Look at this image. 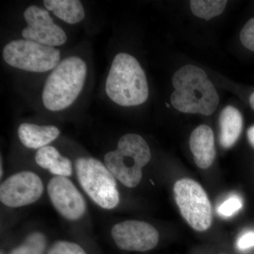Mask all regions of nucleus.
<instances>
[{"label": "nucleus", "instance_id": "nucleus-10", "mask_svg": "<svg viewBox=\"0 0 254 254\" xmlns=\"http://www.w3.org/2000/svg\"><path fill=\"white\" fill-rule=\"evenodd\" d=\"M112 237L120 250L144 252L158 245V230L149 223L127 220L116 224L112 229Z\"/></svg>", "mask_w": 254, "mask_h": 254}, {"label": "nucleus", "instance_id": "nucleus-8", "mask_svg": "<svg viewBox=\"0 0 254 254\" xmlns=\"http://www.w3.org/2000/svg\"><path fill=\"white\" fill-rule=\"evenodd\" d=\"M23 17L27 23L21 33L25 40L53 48L67 41L66 33L54 22L46 9L31 5L25 10Z\"/></svg>", "mask_w": 254, "mask_h": 254}, {"label": "nucleus", "instance_id": "nucleus-15", "mask_svg": "<svg viewBox=\"0 0 254 254\" xmlns=\"http://www.w3.org/2000/svg\"><path fill=\"white\" fill-rule=\"evenodd\" d=\"M36 163L42 168L58 177H69L72 174L71 160L60 154L55 147L46 145L40 148L35 156Z\"/></svg>", "mask_w": 254, "mask_h": 254}, {"label": "nucleus", "instance_id": "nucleus-11", "mask_svg": "<svg viewBox=\"0 0 254 254\" xmlns=\"http://www.w3.org/2000/svg\"><path fill=\"white\" fill-rule=\"evenodd\" d=\"M48 192L52 203L64 218L77 220L84 215L86 201L66 177L56 176L51 179L48 185Z\"/></svg>", "mask_w": 254, "mask_h": 254}, {"label": "nucleus", "instance_id": "nucleus-9", "mask_svg": "<svg viewBox=\"0 0 254 254\" xmlns=\"http://www.w3.org/2000/svg\"><path fill=\"white\" fill-rule=\"evenodd\" d=\"M44 187L36 174L21 172L9 177L0 186V200L11 208L25 206L35 203L43 193Z\"/></svg>", "mask_w": 254, "mask_h": 254}, {"label": "nucleus", "instance_id": "nucleus-4", "mask_svg": "<svg viewBox=\"0 0 254 254\" xmlns=\"http://www.w3.org/2000/svg\"><path fill=\"white\" fill-rule=\"evenodd\" d=\"M151 153L143 137L127 133L119 140L118 148L105 155V165L125 187L133 188L142 179V169L149 163Z\"/></svg>", "mask_w": 254, "mask_h": 254}, {"label": "nucleus", "instance_id": "nucleus-24", "mask_svg": "<svg viewBox=\"0 0 254 254\" xmlns=\"http://www.w3.org/2000/svg\"><path fill=\"white\" fill-rule=\"evenodd\" d=\"M250 102L251 106H252V108H253L254 110V92L252 95H251Z\"/></svg>", "mask_w": 254, "mask_h": 254}, {"label": "nucleus", "instance_id": "nucleus-5", "mask_svg": "<svg viewBox=\"0 0 254 254\" xmlns=\"http://www.w3.org/2000/svg\"><path fill=\"white\" fill-rule=\"evenodd\" d=\"M78 182L83 190L101 208H115L120 203L115 177L106 165L93 158H80L75 163Z\"/></svg>", "mask_w": 254, "mask_h": 254}, {"label": "nucleus", "instance_id": "nucleus-7", "mask_svg": "<svg viewBox=\"0 0 254 254\" xmlns=\"http://www.w3.org/2000/svg\"><path fill=\"white\" fill-rule=\"evenodd\" d=\"M174 193L182 217L193 230L205 231L213 220L212 205L208 195L198 182L190 179L178 180Z\"/></svg>", "mask_w": 254, "mask_h": 254}, {"label": "nucleus", "instance_id": "nucleus-19", "mask_svg": "<svg viewBox=\"0 0 254 254\" xmlns=\"http://www.w3.org/2000/svg\"><path fill=\"white\" fill-rule=\"evenodd\" d=\"M242 206V198L237 195H232L219 205L218 213L223 218H229L237 213Z\"/></svg>", "mask_w": 254, "mask_h": 254}, {"label": "nucleus", "instance_id": "nucleus-16", "mask_svg": "<svg viewBox=\"0 0 254 254\" xmlns=\"http://www.w3.org/2000/svg\"><path fill=\"white\" fill-rule=\"evenodd\" d=\"M48 11L68 24H76L84 19V8L79 0H44Z\"/></svg>", "mask_w": 254, "mask_h": 254}, {"label": "nucleus", "instance_id": "nucleus-23", "mask_svg": "<svg viewBox=\"0 0 254 254\" xmlns=\"http://www.w3.org/2000/svg\"><path fill=\"white\" fill-rule=\"evenodd\" d=\"M247 137L250 144L254 148V125L251 127L247 131Z\"/></svg>", "mask_w": 254, "mask_h": 254}, {"label": "nucleus", "instance_id": "nucleus-20", "mask_svg": "<svg viewBox=\"0 0 254 254\" xmlns=\"http://www.w3.org/2000/svg\"><path fill=\"white\" fill-rule=\"evenodd\" d=\"M48 254H87L81 247L73 242L60 241L52 246Z\"/></svg>", "mask_w": 254, "mask_h": 254}, {"label": "nucleus", "instance_id": "nucleus-1", "mask_svg": "<svg viewBox=\"0 0 254 254\" xmlns=\"http://www.w3.org/2000/svg\"><path fill=\"white\" fill-rule=\"evenodd\" d=\"M173 86L171 103L181 113L209 116L218 108V91L205 71L195 65H185L177 70Z\"/></svg>", "mask_w": 254, "mask_h": 254}, {"label": "nucleus", "instance_id": "nucleus-17", "mask_svg": "<svg viewBox=\"0 0 254 254\" xmlns=\"http://www.w3.org/2000/svg\"><path fill=\"white\" fill-rule=\"evenodd\" d=\"M227 4L226 0H191L190 7L195 16L208 21L221 14Z\"/></svg>", "mask_w": 254, "mask_h": 254}, {"label": "nucleus", "instance_id": "nucleus-14", "mask_svg": "<svg viewBox=\"0 0 254 254\" xmlns=\"http://www.w3.org/2000/svg\"><path fill=\"white\" fill-rule=\"evenodd\" d=\"M219 123L220 145L224 148H231L242 133L243 127L242 114L235 107L228 105L222 110Z\"/></svg>", "mask_w": 254, "mask_h": 254}, {"label": "nucleus", "instance_id": "nucleus-12", "mask_svg": "<svg viewBox=\"0 0 254 254\" xmlns=\"http://www.w3.org/2000/svg\"><path fill=\"white\" fill-rule=\"evenodd\" d=\"M190 151L198 168L207 169L211 166L216 155L213 130L207 125H200L190 136Z\"/></svg>", "mask_w": 254, "mask_h": 254}, {"label": "nucleus", "instance_id": "nucleus-18", "mask_svg": "<svg viewBox=\"0 0 254 254\" xmlns=\"http://www.w3.org/2000/svg\"><path fill=\"white\" fill-rule=\"evenodd\" d=\"M47 245L46 237L43 233L30 234L22 245L14 249L9 254H44Z\"/></svg>", "mask_w": 254, "mask_h": 254}, {"label": "nucleus", "instance_id": "nucleus-21", "mask_svg": "<svg viewBox=\"0 0 254 254\" xmlns=\"http://www.w3.org/2000/svg\"><path fill=\"white\" fill-rule=\"evenodd\" d=\"M240 41L246 48L254 52V18L247 21L242 28Z\"/></svg>", "mask_w": 254, "mask_h": 254}, {"label": "nucleus", "instance_id": "nucleus-25", "mask_svg": "<svg viewBox=\"0 0 254 254\" xmlns=\"http://www.w3.org/2000/svg\"><path fill=\"white\" fill-rule=\"evenodd\" d=\"M1 173H0V176L2 177V175H3V171H2V160H1Z\"/></svg>", "mask_w": 254, "mask_h": 254}, {"label": "nucleus", "instance_id": "nucleus-22", "mask_svg": "<svg viewBox=\"0 0 254 254\" xmlns=\"http://www.w3.org/2000/svg\"><path fill=\"white\" fill-rule=\"evenodd\" d=\"M236 247L241 252H246L254 247V230L244 232L236 242Z\"/></svg>", "mask_w": 254, "mask_h": 254}, {"label": "nucleus", "instance_id": "nucleus-26", "mask_svg": "<svg viewBox=\"0 0 254 254\" xmlns=\"http://www.w3.org/2000/svg\"></svg>", "mask_w": 254, "mask_h": 254}, {"label": "nucleus", "instance_id": "nucleus-6", "mask_svg": "<svg viewBox=\"0 0 254 254\" xmlns=\"http://www.w3.org/2000/svg\"><path fill=\"white\" fill-rule=\"evenodd\" d=\"M2 56L9 66L30 72L52 71L61 62V53L58 48L25 39L7 43Z\"/></svg>", "mask_w": 254, "mask_h": 254}, {"label": "nucleus", "instance_id": "nucleus-2", "mask_svg": "<svg viewBox=\"0 0 254 254\" xmlns=\"http://www.w3.org/2000/svg\"><path fill=\"white\" fill-rule=\"evenodd\" d=\"M105 91L110 100L120 106H138L149 95L148 81L138 60L129 54L119 53L114 58Z\"/></svg>", "mask_w": 254, "mask_h": 254}, {"label": "nucleus", "instance_id": "nucleus-13", "mask_svg": "<svg viewBox=\"0 0 254 254\" xmlns=\"http://www.w3.org/2000/svg\"><path fill=\"white\" fill-rule=\"evenodd\" d=\"M60 131L55 126H39L34 124L23 123L18 128L20 141L25 147L40 149L54 141Z\"/></svg>", "mask_w": 254, "mask_h": 254}, {"label": "nucleus", "instance_id": "nucleus-3", "mask_svg": "<svg viewBox=\"0 0 254 254\" xmlns=\"http://www.w3.org/2000/svg\"><path fill=\"white\" fill-rule=\"evenodd\" d=\"M87 76L86 62L71 56L60 62L50 73L43 88L42 101L47 110L66 109L81 94Z\"/></svg>", "mask_w": 254, "mask_h": 254}]
</instances>
